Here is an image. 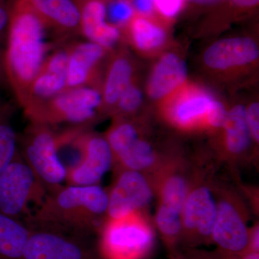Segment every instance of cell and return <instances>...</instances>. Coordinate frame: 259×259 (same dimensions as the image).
I'll list each match as a JSON object with an SVG mask.
<instances>
[{
    "instance_id": "1",
    "label": "cell",
    "mask_w": 259,
    "mask_h": 259,
    "mask_svg": "<svg viewBox=\"0 0 259 259\" xmlns=\"http://www.w3.org/2000/svg\"><path fill=\"white\" fill-rule=\"evenodd\" d=\"M8 28L5 74L21 104L47 59V27L24 0H15L10 8Z\"/></svg>"
},
{
    "instance_id": "2",
    "label": "cell",
    "mask_w": 259,
    "mask_h": 259,
    "mask_svg": "<svg viewBox=\"0 0 259 259\" xmlns=\"http://www.w3.org/2000/svg\"><path fill=\"white\" fill-rule=\"evenodd\" d=\"M108 201V193L98 185L62 187L39 204L30 223L35 228L83 237L102 225Z\"/></svg>"
},
{
    "instance_id": "3",
    "label": "cell",
    "mask_w": 259,
    "mask_h": 259,
    "mask_svg": "<svg viewBox=\"0 0 259 259\" xmlns=\"http://www.w3.org/2000/svg\"><path fill=\"white\" fill-rule=\"evenodd\" d=\"M20 151L24 161L31 168L40 185L49 194L63 187L66 167L59 158V137L48 125L32 122L19 139Z\"/></svg>"
},
{
    "instance_id": "4",
    "label": "cell",
    "mask_w": 259,
    "mask_h": 259,
    "mask_svg": "<svg viewBox=\"0 0 259 259\" xmlns=\"http://www.w3.org/2000/svg\"><path fill=\"white\" fill-rule=\"evenodd\" d=\"M138 212L110 219L102 230L100 252L104 259H142L152 248L153 233Z\"/></svg>"
},
{
    "instance_id": "5",
    "label": "cell",
    "mask_w": 259,
    "mask_h": 259,
    "mask_svg": "<svg viewBox=\"0 0 259 259\" xmlns=\"http://www.w3.org/2000/svg\"><path fill=\"white\" fill-rule=\"evenodd\" d=\"M47 193L20 151L0 175V212L18 220L30 201L40 204Z\"/></svg>"
},
{
    "instance_id": "6",
    "label": "cell",
    "mask_w": 259,
    "mask_h": 259,
    "mask_svg": "<svg viewBox=\"0 0 259 259\" xmlns=\"http://www.w3.org/2000/svg\"><path fill=\"white\" fill-rule=\"evenodd\" d=\"M102 102L101 94L90 86L68 89L48 102L32 122L83 125L93 120Z\"/></svg>"
},
{
    "instance_id": "7",
    "label": "cell",
    "mask_w": 259,
    "mask_h": 259,
    "mask_svg": "<svg viewBox=\"0 0 259 259\" xmlns=\"http://www.w3.org/2000/svg\"><path fill=\"white\" fill-rule=\"evenodd\" d=\"M76 144L80 158L73 166L66 167V181L69 185H98L114 161L113 153L106 139L97 135H81Z\"/></svg>"
},
{
    "instance_id": "8",
    "label": "cell",
    "mask_w": 259,
    "mask_h": 259,
    "mask_svg": "<svg viewBox=\"0 0 259 259\" xmlns=\"http://www.w3.org/2000/svg\"><path fill=\"white\" fill-rule=\"evenodd\" d=\"M23 259H95L83 237L47 228H30Z\"/></svg>"
},
{
    "instance_id": "9",
    "label": "cell",
    "mask_w": 259,
    "mask_h": 259,
    "mask_svg": "<svg viewBox=\"0 0 259 259\" xmlns=\"http://www.w3.org/2000/svg\"><path fill=\"white\" fill-rule=\"evenodd\" d=\"M218 202L212 191L201 186L190 192L182 210V238L191 245L211 241Z\"/></svg>"
},
{
    "instance_id": "10",
    "label": "cell",
    "mask_w": 259,
    "mask_h": 259,
    "mask_svg": "<svg viewBox=\"0 0 259 259\" xmlns=\"http://www.w3.org/2000/svg\"><path fill=\"white\" fill-rule=\"evenodd\" d=\"M109 195L107 215L120 219L139 212L151 202L153 192L141 172L123 170Z\"/></svg>"
},
{
    "instance_id": "11",
    "label": "cell",
    "mask_w": 259,
    "mask_h": 259,
    "mask_svg": "<svg viewBox=\"0 0 259 259\" xmlns=\"http://www.w3.org/2000/svg\"><path fill=\"white\" fill-rule=\"evenodd\" d=\"M249 231L239 209L228 199L218 202L217 216L211 241L227 257L236 256L248 250Z\"/></svg>"
},
{
    "instance_id": "12",
    "label": "cell",
    "mask_w": 259,
    "mask_h": 259,
    "mask_svg": "<svg viewBox=\"0 0 259 259\" xmlns=\"http://www.w3.org/2000/svg\"><path fill=\"white\" fill-rule=\"evenodd\" d=\"M80 10V31L90 41L111 48L120 37L115 25L107 23V8L101 0H75Z\"/></svg>"
},
{
    "instance_id": "13",
    "label": "cell",
    "mask_w": 259,
    "mask_h": 259,
    "mask_svg": "<svg viewBox=\"0 0 259 259\" xmlns=\"http://www.w3.org/2000/svg\"><path fill=\"white\" fill-rule=\"evenodd\" d=\"M255 42L248 37H234L214 42L206 51L204 63L212 69H225L249 64L258 57Z\"/></svg>"
},
{
    "instance_id": "14",
    "label": "cell",
    "mask_w": 259,
    "mask_h": 259,
    "mask_svg": "<svg viewBox=\"0 0 259 259\" xmlns=\"http://www.w3.org/2000/svg\"><path fill=\"white\" fill-rule=\"evenodd\" d=\"M47 28L61 33L80 31V10L75 0H24Z\"/></svg>"
},
{
    "instance_id": "15",
    "label": "cell",
    "mask_w": 259,
    "mask_h": 259,
    "mask_svg": "<svg viewBox=\"0 0 259 259\" xmlns=\"http://www.w3.org/2000/svg\"><path fill=\"white\" fill-rule=\"evenodd\" d=\"M104 49L92 41L79 42L69 47L67 90L88 86L94 69L104 55Z\"/></svg>"
},
{
    "instance_id": "16",
    "label": "cell",
    "mask_w": 259,
    "mask_h": 259,
    "mask_svg": "<svg viewBox=\"0 0 259 259\" xmlns=\"http://www.w3.org/2000/svg\"><path fill=\"white\" fill-rule=\"evenodd\" d=\"M187 75V66L185 61L173 54L163 56L153 70L148 83V93L154 99L166 96L181 83Z\"/></svg>"
},
{
    "instance_id": "17",
    "label": "cell",
    "mask_w": 259,
    "mask_h": 259,
    "mask_svg": "<svg viewBox=\"0 0 259 259\" xmlns=\"http://www.w3.org/2000/svg\"><path fill=\"white\" fill-rule=\"evenodd\" d=\"M30 229L0 212V259H23Z\"/></svg>"
},
{
    "instance_id": "18",
    "label": "cell",
    "mask_w": 259,
    "mask_h": 259,
    "mask_svg": "<svg viewBox=\"0 0 259 259\" xmlns=\"http://www.w3.org/2000/svg\"><path fill=\"white\" fill-rule=\"evenodd\" d=\"M224 127L226 128V146L235 155L244 152L249 146L251 135L246 117V108L236 105L228 112Z\"/></svg>"
},
{
    "instance_id": "19",
    "label": "cell",
    "mask_w": 259,
    "mask_h": 259,
    "mask_svg": "<svg viewBox=\"0 0 259 259\" xmlns=\"http://www.w3.org/2000/svg\"><path fill=\"white\" fill-rule=\"evenodd\" d=\"M132 74V66L127 59L120 57L115 59L107 73L102 101L109 106L116 105L121 95L131 84Z\"/></svg>"
},
{
    "instance_id": "20",
    "label": "cell",
    "mask_w": 259,
    "mask_h": 259,
    "mask_svg": "<svg viewBox=\"0 0 259 259\" xmlns=\"http://www.w3.org/2000/svg\"><path fill=\"white\" fill-rule=\"evenodd\" d=\"M10 115L8 105L0 107V175L18 151V136L12 126Z\"/></svg>"
},
{
    "instance_id": "21",
    "label": "cell",
    "mask_w": 259,
    "mask_h": 259,
    "mask_svg": "<svg viewBox=\"0 0 259 259\" xmlns=\"http://www.w3.org/2000/svg\"><path fill=\"white\" fill-rule=\"evenodd\" d=\"M131 35L135 45L143 51L153 50L163 45L166 33L146 19H135L131 25Z\"/></svg>"
},
{
    "instance_id": "22",
    "label": "cell",
    "mask_w": 259,
    "mask_h": 259,
    "mask_svg": "<svg viewBox=\"0 0 259 259\" xmlns=\"http://www.w3.org/2000/svg\"><path fill=\"white\" fill-rule=\"evenodd\" d=\"M124 170L140 171L152 166L156 161L154 150L148 142L139 139L128 150L115 158Z\"/></svg>"
},
{
    "instance_id": "23",
    "label": "cell",
    "mask_w": 259,
    "mask_h": 259,
    "mask_svg": "<svg viewBox=\"0 0 259 259\" xmlns=\"http://www.w3.org/2000/svg\"><path fill=\"white\" fill-rule=\"evenodd\" d=\"M212 100L206 95L189 97L177 105L174 110V117L181 125H190L206 115Z\"/></svg>"
},
{
    "instance_id": "24",
    "label": "cell",
    "mask_w": 259,
    "mask_h": 259,
    "mask_svg": "<svg viewBox=\"0 0 259 259\" xmlns=\"http://www.w3.org/2000/svg\"><path fill=\"white\" fill-rule=\"evenodd\" d=\"M188 194L187 181L183 177L174 175L167 179L163 186L161 204L182 214Z\"/></svg>"
},
{
    "instance_id": "25",
    "label": "cell",
    "mask_w": 259,
    "mask_h": 259,
    "mask_svg": "<svg viewBox=\"0 0 259 259\" xmlns=\"http://www.w3.org/2000/svg\"><path fill=\"white\" fill-rule=\"evenodd\" d=\"M106 139L111 148L115 160L134 146L140 139L136 127L127 122H123L112 127Z\"/></svg>"
},
{
    "instance_id": "26",
    "label": "cell",
    "mask_w": 259,
    "mask_h": 259,
    "mask_svg": "<svg viewBox=\"0 0 259 259\" xmlns=\"http://www.w3.org/2000/svg\"><path fill=\"white\" fill-rule=\"evenodd\" d=\"M134 15L133 7L124 0L112 2L107 8V17L114 25L127 23Z\"/></svg>"
},
{
    "instance_id": "27",
    "label": "cell",
    "mask_w": 259,
    "mask_h": 259,
    "mask_svg": "<svg viewBox=\"0 0 259 259\" xmlns=\"http://www.w3.org/2000/svg\"><path fill=\"white\" fill-rule=\"evenodd\" d=\"M142 100V93L139 89L131 83L121 95L116 105L121 111L130 113L139 108Z\"/></svg>"
},
{
    "instance_id": "28",
    "label": "cell",
    "mask_w": 259,
    "mask_h": 259,
    "mask_svg": "<svg viewBox=\"0 0 259 259\" xmlns=\"http://www.w3.org/2000/svg\"><path fill=\"white\" fill-rule=\"evenodd\" d=\"M228 116L226 107L221 102L213 100L208 109L206 117L209 125L214 127H224Z\"/></svg>"
},
{
    "instance_id": "29",
    "label": "cell",
    "mask_w": 259,
    "mask_h": 259,
    "mask_svg": "<svg viewBox=\"0 0 259 259\" xmlns=\"http://www.w3.org/2000/svg\"><path fill=\"white\" fill-rule=\"evenodd\" d=\"M170 259H228L219 250L215 253L201 251L197 250H187L185 253L177 251L170 254Z\"/></svg>"
},
{
    "instance_id": "30",
    "label": "cell",
    "mask_w": 259,
    "mask_h": 259,
    "mask_svg": "<svg viewBox=\"0 0 259 259\" xmlns=\"http://www.w3.org/2000/svg\"><path fill=\"white\" fill-rule=\"evenodd\" d=\"M154 5L164 16H176L182 9L183 0H153Z\"/></svg>"
},
{
    "instance_id": "31",
    "label": "cell",
    "mask_w": 259,
    "mask_h": 259,
    "mask_svg": "<svg viewBox=\"0 0 259 259\" xmlns=\"http://www.w3.org/2000/svg\"><path fill=\"white\" fill-rule=\"evenodd\" d=\"M247 122L251 137L255 141H259V105L257 102L252 104L246 109Z\"/></svg>"
},
{
    "instance_id": "32",
    "label": "cell",
    "mask_w": 259,
    "mask_h": 259,
    "mask_svg": "<svg viewBox=\"0 0 259 259\" xmlns=\"http://www.w3.org/2000/svg\"><path fill=\"white\" fill-rule=\"evenodd\" d=\"M10 7L8 0H0V36L8 28L9 22Z\"/></svg>"
},
{
    "instance_id": "33",
    "label": "cell",
    "mask_w": 259,
    "mask_h": 259,
    "mask_svg": "<svg viewBox=\"0 0 259 259\" xmlns=\"http://www.w3.org/2000/svg\"><path fill=\"white\" fill-rule=\"evenodd\" d=\"M133 4L139 13L145 15L151 14L154 8L153 0H133Z\"/></svg>"
},
{
    "instance_id": "34",
    "label": "cell",
    "mask_w": 259,
    "mask_h": 259,
    "mask_svg": "<svg viewBox=\"0 0 259 259\" xmlns=\"http://www.w3.org/2000/svg\"><path fill=\"white\" fill-rule=\"evenodd\" d=\"M248 250L259 252V228L258 226H255L249 231V242Z\"/></svg>"
},
{
    "instance_id": "35",
    "label": "cell",
    "mask_w": 259,
    "mask_h": 259,
    "mask_svg": "<svg viewBox=\"0 0 259 259\" xmlns=\"http://www.w3.org/2000/svg\"><path fill=\"white\" fill-rule=\"evenodd\" d=\"M227 257V256H226ZM228 259H259V252L248 250L236 256L227 257Z\"/></svg>"
},
{
    "instance_id": "36",
    "label": "cell",
    "mask_w": 259,
    "mask_h": 259,
    "mask_svg": "<svg viewBox=\"0 0 259 259\" xmlns=\"http://www.w3.org/2000/svg\"><path fill=\"white\" fill-rule=\"evenodd\" d=\"M259 0H232L235 5L240 7H252L256 5Z\"/></svg>"
},
{
    "instance_id": "37",
    "label": "cell",
    "mask_w": 259,
    "mask_h": 259,
    "mask_svg": "<svg viewBox=\"0 0 259 259\" xmlns=\"http://www.w3.org/2000/svg\"><path fill=\"white\" fill-rule=\"evenodd\" d=\"M4 79H7L4 68V61H3V56L0 53V85ZM4 105H0V107Z\"/></svg>"
},
{
    "instance_id": "38",
    "label": "cell",
    "mask_w": 259,
    "mask_h": 259,
    "mask_svg": "<svg viewBox=\"0 0 259 259\" xmlns=\"http://www.w3.org/2000/svg\"><path fill=\"white\" fill-rule=\"evenodd\" d=\"M189 1L197 3V4L210 5L217 3L218 2L221 1V0H189Z\"/></svg>"
},
{
    "instance_id": "39",
    "label": "cell",
    "mask_w": 259,
    "mask_h": 259,
    "mask_svg": "<svg viewBox=\"0 0 259 259\" xmlns=\"http://www.w3.org/2000/svg\"><path fill=\"white\" fill-rule=\"evenodd\" d=\"M0 53H1V51H0Z\"/></svg>"
}]
</instances>
